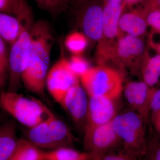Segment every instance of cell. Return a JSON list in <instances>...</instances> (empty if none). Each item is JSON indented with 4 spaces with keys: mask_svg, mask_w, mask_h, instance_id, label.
<instances>
[{
    "mask_svg": "<svg viewBox=\"0 0 160 160\" xmlns=\"http://www.w3.org/2000/svg\"><path fill=\"white\" fill-rule=\"evenodd\" d=\"M54 38L48 22L35 21L31 32V45L28 62L22 76L27 90L46 99V80L49 70Z\"/></svg>",
    "mask_w": 160,
    "mask_h": 160,
    "instance_id": "6da1fadb",
    "label": "cell"
},
{
    "mask_svg": "<svg viewBox=\"0 0 160 160\" xmlns=\"http://www.w3.org/2000/svg\"><path fill=\"white\" fill-rule=\"evenodd\" d=\"M21 23V32L11 45L8 60L7 91L18 92L21 88L22 76L26 69L31 45V32L34 21L31 8L18 17Z\"/></svg>",
    "mask_w": 160,
    "mask_h": 160,
    "instance_id": "7a4b0ae2",
    "label": "cell"
},
{
    "mask_svg": "<svg viewBox=\"0 0 160 160\" xmlns=\"http://www.w3.org/2000/svg\"><path fill=\"white\" fill-rule=\"evenodd\" d=\"M0 106L20 124L32 128L42 122L52 112L41 101L18 92H0Z\"/></svg>",
    "mask_w": 160,
    "mask_h": 160,
    "instance_id": "3957f363",
    "label": "cell"
},
{
    "mask_svg": "<svg viewBox=\"0 0 160 160\" xmlns=\"http://www.w3.org/2000/svg\"><path fill=\"white\" fill-rule=\"evenodd\" d=\"M25 138L40 149L73 147L75 137L69 126L52 112L40 124L27 128Z\"/></svg>",
    "mask_w": 160,
    "mask_h": 160,
    "instance_id": "277c9868",
    "label": "cell"
},
{
    "mask_svg": "<svg viewBox=\"0 0 160 160\" xmlns=\"http://www.w3.org/2000/svg\"><path fill=\"white\" fill-rule=\"evenodd\" d=\"M113 129L125 149L144 159L147 149L145 124L141 116L130 110L117 114L112 121Z\"/></svg>",
    "mask_w": 160,
    "mask_h": 160,
    "instance_id": "5b68a950",
    "label": "cell"
},
{
    "mask_svg": "<svg viewBox=\"0 0 160 160\" xmlns=\"http://www.w3.org/2000/svg\"><path fill=\"white\" fill-rule=\"evenodd\" d=\"M80 81L88 97L102 96L117 100L122 92V75L105 65L90 67L81 75Z\"/></svg>",
    "mask_w": 160,
    "mask_h": 160,
    "instance_id": "8992f818",
    "label": "cell"
},
{
    "mask_svg": "<svg viewBox=\"0 0 160 160\" xmlns=\"http://www.w3.org/2000/svg\"><path fill=\"white\" fill-rule=\"evenodd\" d=\"M79 82V78L72 69L69 60L61 56L49 69L46 89L56 102L60 104L67 91Z\"/></svg>",
    "mask_w": 160,
    "mask_h": 160,
    "instance_id": "52a82bcc",
    "label": "cell"
},
{
    "mask_svg": "<svg viewBox=\"0 0 160 160\" xmlns=\"http://www.w3.org/2000/svg\"><path fill=\"white\" fill-rule=\"evenodd\" d=\"M122 146L112 122L97 126L84 134V151L101 156Z\"/></svg>",
    "mask_w": 160,
    "mask_h": 160,
    "instance_id": "ba28073f",
    "label": "cell"
},
{
    "mask_svg": "<svg viewBox=\"0 0 160 160\" xmlns=\"http://www.w3.org/2000/svg\"><path fill=\"white\" fill-rule=\"evenodd\" d=\"M78 19L83 33L89 39L99 41L103 37V7L96 1L88 0L80 4Z\"/></svg>",
    "mask_w": 160,
    "mask_h": 160,
    "instance_id": "9c48e42d",
    "label": "cell"
},
{
    "mask_svg": "<svg viewBox=\"0 0 160 160\" xmlns=\"http://www.w3.org/2000/svg\"><path fill=\"white\" fill-rule=\"evenodd\" d=\"M88 102V94L79 82L67 91L59 104L83 133L86 126Z\"/></svg>",
    "mask_w": 160,
    "mask_h": 160,
    "instance_id": "30bf717a",
    "label": "cell"
},
{
    "mask_svg": "<svg viewBox=\"0 0 160 160\" xmlns=\"http://www.w3.org/2000/svg\"><path fill=\"white\" fill-rule=\"evenodd\" d=\"M88 110L84 134L97 126L112 122L118 114L116 100L102 96L88 97Z\"/></svg>",
    "mask_w": 160,
    "mask_h": 160,
    "instance_id": "8fae6325",
    "label": "cell"
},
{
    "mask_svg": "<svg viewBox=\"0 0 160 160\" xmlns=\"http://www.w3.org/2000/svg\"><path fill=\"white\" fill-rule=\"evenodd\" d=\"M155 89L142 81L129 82L124 90V96L128 105L132 111L141 116L146 124L150 115Z\"/></svg>",
    "mask_w": 160,
    "mask_h": 160,
    "instance_id": "7c38bea8",
    "label": "cell"
},
{
    "mask_svg": "<svg viewBox=\"0 0 160 160\" xmlns=\"http://www.w3.org/2000/svg\"><path fill=\"white\" fill-rule=\"evenodd\" d=\"M145 49L144 42L139 37L126 35L120 37L113 44L109 59L119 60L121 66H128L142 57Z\"/></svg>",
    "mask_w": 160,
    "mask_h": 160,
    "instance_id": "4fadbf2b",
    "label": "cell"
},
{
    "mask_svg": "<svg viewBox=\"0 0 160 160\" xmlns=\"http://www.w3.org/2000/svg\"><path fill=\"white\" fill-rule=\"evenodd\" d=\"M124 8L122 5L116 4H103V37L106 39L104 45L109 42L110 45L113 40L119 35V22Z\"/></svg>",
    "mask_w": 160,
    "mask_h": 160,
    "instance_id": "5bb4252c",
    "label": "cell"
},
{
    "mask_svg": "<svg viewBox=\"0 0 160 160\" xmlns=\"http://www.w3.org/2000/svg\"><path fill=\"white\" fill-rule=\"evenodd\" d=\"M142 8L121 15L119 28L131 36L140 37L146 33L148 28Z\"/></svg>",
    "mask_w": 160,
    "mask_h": 160,
    "instance_id": "9a60e30c",
    "label": "cell"
},
{
    "mask_svg": "<svg viewBox=\"0 0 160 160\" xmlns=\"http://www.w3.org/2000/svg\"><path fill=\"white\" fill-rule=\"evenodd\" d=\"M19 139L17 136L16 125L12 120L0 127V160H9Z\"/></svg>",
    "mask_w": 160,
    "mask_h": 160,
    "instance_id": "2e32d148",
    "label": "cell"
},
{
    "mask_svg": "<svg viewBox=\"0 0 160 160\" xmlns=\"http://www.w3.org/2000/svg\"><path fill=\"white\" fill-rule=\"evenodd\" d=\"M21 29V23L18 18L0 12V36L9 46L18 37Z\"/></svg>",
    "mask_w": 160,
    "mask_h": 160,
    "instance_id": "e0dca14e",
    "label": "cell"
},
{
    "mask_svg": "<svg viewBox=\"0 0 160 160\" xmlns=\"http://www.w3.org/2000/svg\"><path fill=\"white\" fill-rule=\"evenodd\" d=\"M99 156L78 151L73 147H62L45 151V160H97Z\"/></svg>",
    "mask_w": 160,
    "mask_h": 160,
    "instance_id": "ac0fdd59",
    "label": "cell"
},
{
    "mask_svg": "<svg viewBox=\"0 0 160 160\" xmlns=\"http://www.w3.org/2000/svg\"><path fill=\"white\" fill-rule=\"evenodd\" d=\"M9 160H45V151L22 138Z\"/></svg>",
    "mask_w": 160,
    "mask_h": 160,
    "instance_id": "d6986e66",
    "label": "cell"
},
{
    "mask_svg": "<svg viewBox=\"0 0 160 160\" xmlns=\"http://www.w3.org/2000/svg\"><path fill=\"white\" fill-rule=\"evenodd\" d=\"M143 81L153 87L160 78V55L157 54L146 59L142 69Z\"/></svg>",
    "mask_w": 160,
    "mask_h": 160,
    "instance_id": "ffe728a7",
    "label": "cell"
},
{
    "mask_svg": "<svg viewBox=\"0 0 160 160\" xmlns=\"http://www.w3.org/2000/svg\"><path fill=\"white\" fill-rule=\"evenodd\" d=\"M88 39L83 32H73L66 37L65 45L74 55H81L88 46Z\"/></svg>",
    "mask_w": 160,
    "mask_h": 160,
    "instance_id": "44dd1931",
    "label": "cell"
},
{
    "mask_svg": "<svg viewBox=\"0 0 160 160\" xmlns=\"http://www.w3.org/2000/svg\"><path fill=\"white\" fill-rule=\"evenodd\" d=\"M42 10L56 18L66 11L69 5V0H34Z\"/></svg>",
    "mask_w": 160,
    "mask_h": 160,
    "instance_id": "7402d4cb",
    "label": "cell"
},
{
    "mask_svg": "<svg viewBox=\"0 0 160 160\" xmlns=\"http://www.w3.org/2000/svg\"><path fill=\"white\" fill-rule=\"evenodd\" d=\"M30 8L27 0H0V12L17 18Z\"/></svg>",
    "mask_w": 160,
    "mask_h": 160,
    "instance_id": "603a6c76",
    "label": "cell"
},
{
    "mask_svg": "<svg viewBox=\"0 0 160 160\" xmlns=\"http://www.w3.org/2000/svg\"><path fill=\"white\" fill-rule=\"evenodd\" d=\"M98 160H143V158L122 146L100 156Z\"/></svg>",
    "mask_w": 160,
    "mask_h": 160,
    "instance_id": "cb8c5ba5",
    "label": "cell"
},
{
    "mask_svg": "<svg viewBox=\"0 0 160 160\" xmlns=\"http://www.w3.org/2000/svg\"><path fill=\"white\" fill-rule=\"evenodd\" d=\"M142 9L148 26L153 31L160 32V8L152 5L147 0Z\"/></svg>",
    "mask_w": 160,
    "mask_h": 160,
    "instance_id": "d4e9b609",
    "label": "cell"
},
{
    "mask_svg": "<svg viewBox=\"0 0 160 160\" xmlns=\"http://www.w3.org/2000/svg\"><path fill=\"white\" fill-rule=\"evenodd\" d=\"M6 42L0 36V76L5 82L8 83V60L9 51Z\"/></svg>",
    "mask_w": 160,
    "mask_h": 160,
    "instance_id": "484cf974",
    "label": "cell"
},
{
    "mask_svg": "<svg viewBox=\"0 0 160 160\" xmlns=\"http://www.w3.org/2000/svg\"><path fill=\"white\" fill-rule=\"evenodd\" d=\"M69 62L72 71L79 78L82 75L90 68L88 61L81 55H73Z\"/></svg>",
    "mask_w": 160,
    "mask_h": 160,
    "instance_id": "4316f807",
    "label": "cell"
},
{
    "mask_svg": "<svg viewBox=\"0 0 160 160\" xmlns=\"http://www.w3.org/2000/svg\"><path fill=\"white\" fill-rule=\"evenodd\" d=\"M143 160H160V142L158 139L147 140V149Z\"/></svg>",
    "mask_w": 160,
    "mask_h": 160,
    "instance_id": "83f0119b",
    "label": "cell"
},
{
    "mask_svg": "<svg viewBox=\"0 0 160 160\" xmlns=\"http://www.w3.org/2000/svg\"><path fill=\"white\" fill-rule=\"evenodd\" d=\"M160 114V89H155L152 97L151 106V115L152 121Z\"/></svg>",
    "mask_w": 160,
    "mask_h": 160,
    "instance_id": "f1b7e54d",
    "label": "cell"
},
{
    "mask_svg": "<svg viewBox=\"0 0 160 160\" xmlns=\"http://www.w3.org/2000/svg\"><path fill=\"white\" fill-rule=\"evenodd\" d=\"M150 45L160 55V32L153 31L149 38Z\"/></svg>",
    "mask_w": 160,
    "mask_h": 160,
    "instance_id": "f546056e",
    "label": "cell"
},
{
    "mask_svg": "<svg viewBox=\"0 0 160 160\" xmlns=\"http://www.w3.org/2000/svg\"><path fill=\"white\" fill-rule=\"evenodd\" d=\"M142 1L143 0H123L122 6L124 8L126 7H132Z\"/></svg>",
    "mask_w": 160,
    "mask_h": 160,
    "instance_id": "4dcf8cb0",
    "label": "cell"
},
{
    "mask_svg": "<svg viewBox=\"0 0 160 160\" xmlns=\"http://www.w3.org/2000/svg\"><path fill=\"white\" fill-rule=\"evenodd\" d=\"M155 128L158 131L160 132V114L152 121Z\"/></svg>",
    "mask_w": 160,
    "mask_h": 160,
    "instance_id": "1f68e13d",
    "label": "cell"
},
{
    "mask_svg": "<svg viewBox=\"0 0 160 160\" xmlns=\"http://www.w3.org/2000/svg\"><path fill=\"white\" fill-rule=\"evenodd\" d=\"M123 0H104L103 4H116L122 5Z\"/></svg>",
    "mask_w": 160,
    "mask_h": 160,
    "instance_id": "d6a6232c",
    "label": "cell"
},
{
    "mask_svg": "<svg viewBox=\"0 0 160 160\" xmlns=\"http://www.w3.org/2000/svg\"><path fill=\"white\" fill-rule=\"evenodd\" d=\"M152 5L160 8V0H148Z\"/></svg>",
    "mask_w": 160,
    "mask_h": 160,
    "instance_id": "836d02e7",
    "label": "cell"
},
{
    "mask_svg": "<svg viewBox=\"0 0 160 160\" xmlns=\"http://www.w3.org/2000/svg\"><path fill=\"white\" fill-rule=\"evenodd\" d=\"M6 85L7 86V83L2 79L0 76V89H4Z\"/></svg>",
    "mask_w": 160,
    "mask_h": 160,
    "instance_id": "e575fe53",
    "label": "cell"
},
{
    "mask_svg": "<svg viewBox=\"0 0 160 160\" xmlns=\"http://www.w3.org/2000/svg\"><path fill=\"white\" fill-rule=\"evenodd\" d=\"M74 1L78 5H80V4H82V3L88 1V0H74Z\"/></svg>",
    "mask_w": 160,
    "mask_h": 160,
    "instance_id": "d590c367",
    "label": "cell"
},
{
    "mask_svg": "<svg viewBox=\"0 0 160 160\" xmlns=\"http://www.w3.org/2000/svg\"><path fill=\"white\" fill-rule=\"evenodd\" d=\"M158 140H159V141L160 142V140H159V139H158Z\"/></svg>",
    "mask_w": 160,
    "mask_h": 160,
    "instance_id": "8d00e7d4",
    "label": "cell"
}]
</instances>
